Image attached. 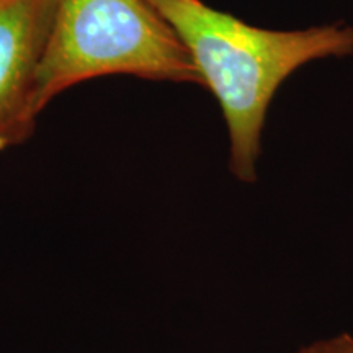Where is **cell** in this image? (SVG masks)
Here are the masks:
<instances>
[{"instance_id":"6da1fadb","label":"cell","mask_w":353,"mask_h":353,"mask_svg":"<svg viewBox=\"0 0 353 353\" xmlns=\"http://www.w3.org/2000/svg\"><path fill=\"white\" fill-rule=\"evenodd\" d=\"M164 17L216 95L229 134V169L254 183L268 105L280 83L309 61L353 52V26L296 32L257 28L201 0H148Z\"/></svg>"},{"instance_id":"7a4b0ae2","label":"cell","mask_w":353,"mask_h":353,"mask_svg":"<svg viewBox=\"0 0 353 353\" xmlns=\"http://www.w3.org/2000/svg\"><path fill=\"white\" fill-rule=\"evenodd\" d=\"M113 74L203 85L187 48L148 0H56L37 114L69 87Z\"/></svg>"},{"instance_id":"3957f363","label":"cell","mask_w":353,"mask_h":353,"mask_svg":"<svg viewBox=\"0 0 353 353\" xmlns=\"http://www.w3.org/2000/svg\"><path fill=\"white\" fill-rule=\"evenodd\" d=\"M56 0H0V152L33 134L38 69Z\"/></svg>"},{"instance_id":"277c9868","label":"cell","mask_w":353,"mask_h":353,"mask_svg":"<svg viewBox=\"0 0 353 353\" xmlns=\"http://www.w3.org/2000/svg\"><path fill=\"white\" fill-rule=\"evenodd\" d=\"M291 353H353V334L342 332L309 342Z\"/></svg>"}]
</instances>
